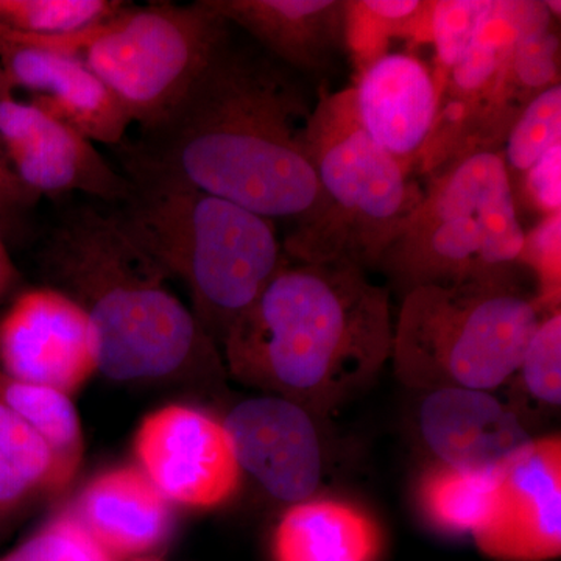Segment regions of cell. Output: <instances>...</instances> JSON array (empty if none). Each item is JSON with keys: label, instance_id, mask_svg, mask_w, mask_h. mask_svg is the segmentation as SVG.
Returning <instances> with one entry per match:
<instances>
[{"label": "cell", "instance_id": "cell-1", "mask_svg": "<svg viewBox=\"0 0 561 561\" xmlns=\"http://www.w3.org/2000/svg\"><path fill=\"white\" fill-rule=\"evenodd\" d=\"M313 105L286 66L225 41L175 106L121 147L136 186L191 187L294 228L324 198L305 150Z\"/></svg>", "mask_w": 561, "mask_h": 561}, {"label": "cell", "instance_id": "cell-2", "mask_svg": "<svg viewBox=\"0 0 561 561\" xmlns=\"http://www.w3.org/2000/svg\"><path fill=\"white\" fill-rule=\"evenodd\" d=\"M389 287L348 262L286 256L221 343L228 378L297 402L317 420L367 389L390 360Z\"/></svg>", "mask_w": 561, "mask_h": 561}, {"label": "cell", "instance_id": "cell-3", "mask_svg": "<svg viewBox=\"0 0 561 561\" xmlns=\"http://www.w3.org/2000/svg\"><path fill=\"white\" fill-rule=\"evenodd\" d=\"M41 264L49 286L87 312L99 371L111 381L221 386L230 379L219 346L114 213L66 210L44 243Z\"/></svg>", "mask_w": 561, "mask_h": 561}, {"label": "cell", "instance_id": "cell-4", "mask_svg": "<svg viewBox=\"0 0 561 561\" xmlns=\"http://www.w3.org/2000/svg\"><path fill=\"white\" fill-rule=\"evenodd\" d=\"M133 186L114 216L169 278L183 280L220 348L286 262L275 221L191 187Z\"/></svg>", "mask_w": 561, "mask_h": 561}, {"label": "cell", "instance_id": "cell-5", "mask_svg": "<svg viewBox=\"0 0 561 561\" xmlns=\"http://www.w3.org/2000/svg\"><path fill=\"white\" fill-rule=\"evenodd\" d=\"M516 265L405 291L390 353L398 381L415 391L500 390L546 317Z\"/></svg>", "mask_w": 561, "mask_h": 561}, {"label": "cell", "instance_id": "cell-6", "mask_svg": "<svg viewBox=\"0 0 561 561\" xmlns=\"http://www.w3.org/2000/svg\"><path fill=\"white\" fill-rule=\"evenodd\" d=\"M305 150L324 206L316 219L291 228L284 254L308 264L376 268L419 208L424 190L360 127L350 88L321 92L306 127Z\"/></svg>", "mask_w": 561, "mask_h": 561}, {"label": "cell", "instance_id": "cell-7", "mask_svg": "<svg viewBox=\"0 0 561 561\" xmlns=\"http://www.w3.org/2000/svg\"><path fill=\"white\" fill-rule=\"evenodd\" d=\"M24 36L83 62L116 95L131 124L147 131L179 105L230 38V24L209 0L191 5L125 3L87 31L51 38Z\"/></svg>", "mask_w": 561, "mask_h": 561}, {"label": "cell", "instance_id": "cell-8", "mask_svg": "<svg viewBox=\"0 0 561 561\" xmlns=\"http://www.w3.org/2000/svg\"><path fill=\"white\" fill-rule=\"evenodd\" d=\"M524 234L501 154L474 153L431 176L376 268L404 295L518 264Z\"/></svg>", "mask_w": 561, "mask_h": 561}, {"label": "cell", "instance_id": "cell-9", "mask_svg": "<svg viewBox=\"0 0 561 561\" xmlns=\"http://www.w3.org/2000/svg\"><path fill=\"white\" fill-rule=\"evenodd\" d=\"M529 0H494L463 58L438 90L437 117L412 173L437 175L474 153H500L540 81L513 60Z\"/></svg>", "mask_w": 561, "mask_h": 561}, {"label": "cell", "instance_id": "cell-10", "mask_svg": "<svg viewBox=\"0 0 561 561\" xmlns=\"http://www.w3.org/2000/svg\"><path fill=\"white\" fill-rule=\"evenodd\" d=\"M133 454L172 505L210 511L241 490L242 470L224 421L194 405H162L144 416Z\"/></svg>", "mask_w": 561, "mask_h": 561}, {"label": "cell", "instance_id": "cell-11", "mask_svg": "<svg viewBox=\"0 0 561 561\" xmlns=\"http://www.w3.org/2000/svg\"><path fill=\"white\" fill-rule=\"evenodd\" d=\"M13 92L0 77V149L25 190L36 198L81 192L116 205L131 197L130 180L92 140Z\"/></svg>", "mask_w": 561, "mask_h": 561}, {"label": "cell", "instance_id": "cell-12", "mask_svg": "<svg viewBox=\"0 0 561 561\" xmlns=\"http://www.w3.org/2000/svg\"><path fill=\"white\" fill-rule=\"evenodd\" d=\"M0 371L72 397L99 371L87 312L50 286L18 294L0 316Z\"/></svg>", "mask_w": 561, "mask_h": 561}, {"label": "cell", "instance_id": "cell-13", "mask_svg": "<svg viewBox=\"0 0 561 561\" xmlns=\"http://www.w3.org/2000/svg\"><path fill=\"white\" fill-rule=\"evenodd\" d=\"M224 421L243 476L280 504L312 500L324 478L319 421L297 402L260 393L232 405Z\"/></svg>", "mask_w": 561, "mask_h": 561}, {"label": "cell", "instance_id": "cell-14", "mask_svg": "<svg viewBox=\"0 0 561 561\" xmlns=\"http://www.w3.org/2000/svg\"><path fill=\"white\" fill-rule=\"evenodd\" d=\"M494 561L561 556V435L535 437L502 472L485 522L471 535Z\"/></svg>", "mask_w": 561, "mask_h": 561}, {"label": "cell", "instance_id": "cell-15", "mask_svg": "<svg viewBox=\"0 0 561 561\" xmlns=\"http://www.w3.org/2000/svg\"><path fill=\"white\" fill-rule=\"evenodd\" d=\"M0 77L92 142L121 146L131 124L116 95L83 62L5 28H0Z\"/></svg>", "mask_w": 561, "mask_h": 561}, {"label": "cell", "instance_id": "cell-16", "mask_svg": "<svg viewBox=\"0 0 561 561\" xmlns=\"http://www.w3.org/2000/svg\"><path fill=\"white\" fill-rule=\"evenodd\" d=\"M419 393L416 432L432 461L501 476L535 438L493 391L448 387Z\"/></svg>", "mask_w": 561, "mask_h": 561}, {"label": "cell", "instance_id": "cell-17", "mask_svg": "<svg viewBox=\"0 0 561 561\" xmlns=\"http://www.w3.org/2000/svg\"><path fill=\"white\" fill-rule=\"evenodd\" d=\"M350 91L364 131L412 173L437 117L432 68L415 55L387 51L356 73Z\"/></svg>", "mask_w": 561, "mask_h": 561}, {"label": "cell", "instance_id": "cell-18", "mask_svg": "<svg viewBox=\"0 0 561 561\" xmlns=\"http://www.w3.org/2000/svg\"><path fill=\"white\" fill-rule=\"evenodd\" d=\"M287 69L319 73L345 50V0H209Z\"/></svg>", "mask_w": 561, "mask_h": 561}, {"label": "cell", "instance_id": "cell-19", "mask_svg": "<svg viewBox=\"0 0 561 561\" xmlns=\"http://www.w3.org/2000/svg\"><path fill=\"white\" fill-rule=\"evenodd\" d=\"M72 512L117 561L154 551L173 529V505L136 465L95 474Z\"/></svg>", "mask_w": 561, "mask_h": 561}, {"label": "cell", "instance_id": "cell-20", "mask_svg": "<svg viewBox=\"0 0 561 561\" xmlns=\"http://www.w3.org/2000/svg\"><path fill=\"white\" fill-rule=\"evenodd\" d=\"M381 530L364 508L312 497L289 505L272 538L273 561H376Z\"/></svg>", "mask_w": 561, "mask_h": 561}, {"label": "cell", "instance_id": "cell-21", "mask_svg": "<svg viewBox=\"0 0 561 561\" xmlns=\"http://www.w3.org/2000/svg\"><path fill=\"white\" fill-rule=\"evenodd\" d=\"M0 400L46 443L57 463L58 486L65 491L83 460V427L70 394L39 383L18 381L0 371Z\"/></svg>", "mask_w": 561, "mask_h": 561}, {"label": "cell", "instance_id": "cell-22", "mask_svg": "<svg viewBox=\"0 0 561 561\" xmlns=\"http://www.w3.org/2000/svg\"><path fill=\"white\" fill-rule=\"evenodd\" d=\"M58 493L50 449L0 400V530L41 497Z\"/></svg>", "mask_w": 561, "mask_h": 561}, {"label": "cell", "instance_id": "cell-23", "mask_svg": "<svg viewBox=\"0 0 561 561\" xmlns=\"http://www.w3.org/2000/svg\"><path fill=\"white\" fill-rule=\"evenodd\" d=\"M501 476L476 474L431 461L416 483L421 516L442 534H474L489 516Z\"/></svg>", "mask_w": 561, "mask_h": 561}, {"label": "cell", "instance_id": "cell-24", "mask_svg": "<svg viewBox=\"0 0 561 561\" xmlns=\"http://www.w3.org/2000/svg\"><path fill=\"white\" fill-rule=\"evenodd\" d=\"M501 398L524 426L534 430L552 419L561 405V311L546 316L524 353L518 368L501 387Z\"/></svg>", "mask_w": 561, "mask_h": 561}, {"label": "cell", "instance_id": "cell-25", "mask_svg": "<svg viewBox=\"0 0 561 561\" xmlns=\"http://www.w3.org/2000/svg\"><path fill=\"white\" fill-rule=\"evenodd\" d=\"M430 0H345V50L356 73L386 55L391 39L431 44Z\"/></svg>", "mask_w": 561, "mask_h": 561}, {"label": "cell", "instance_id": "cell-26", "mask_svg": "<svg viewBox=\"0 0 561 561\" xmlns=\"http://www.w3.org/2000/svg\"><path fill=\"white\" fill-rule=\"evenodd\" d=\"M125 3L121 0H0V28L43 38L72 35L110 20Z\"/></svg>", "mask_w": 561, "mask_h": 561}, {"label": "cell", "instance_id": "cell-27", "mask_svg": "<svg viewBox=\"0 0 561 561\" xmlns=\"http://www.w3.org/2000/svg\"><path fill=\"white\" fill-rule=\"evenodd\" d=\"M561 146V84L542 91L524 108L500 151L513 194L531 165Z\"/></svg>", "mask_w": 561, "mask_h": 561}, {"label": "cell", "instance_id": "cell-28", "mask_svg": "<svg viewBox=\"0 0 561 561\" xmlns=\"http://www.w3.org/2000/svg\"><path fill=\"white\" fill-rule=\"evenodd\" d=\"M493 7L494 0H432L430 35L435 50L432 72L437 90L470 49Z\"/></svg>", "mask_w": 561, "mask_h": 561}, {"label": "cell", "instance_id": "cell-29", "mask_svg": "<svg viewBox=\"0 0 561 561\" xmlns=\"http://www.w3.org/2000/svg\"><path fill=\"white\" fill-rule=\"evenodd\" d=\"M0 561H117L68 511L44 524Z\"/></svg>", "mask_w": 561, "mask_h": 561}, {"label": "cell", "instance_id": "cell-30", "mask_svg": "<svg viewBox=\"0 0 561 561\" xmlns=\"http://www.w3.org/2000/svg\"><path fill=\"white\" fill-rule=\"evenodd\" d=\"M561 213L542 217L537 227L524 234L518 264L529 267L537 276L538 306L549 313L560 311L561 294Z\"/></svg>", "mask_w": 561, "mask_h": 561}, {"label": "cell", "instance_id": "cell-31", "mask_svg": "<svg viewBox=\"0 0 561 561\" xmlns=\"http://www.w3.org/2000/svg\"><path fill=\"white\" fill-rule=\"evenodd\" d=\"M561 146L553 147L529 172L523 176L516 187V203L537 210L542 217L561 213Z\"/></svg>", "mask_w": 561, "mask_h": 561}, {"label": "cell", "instance_id": "cell-32", "mask_svg": "<svg viewBox=\"0 0 561 561\" xmlns=\"http://www.w3.org/2000/svg\"><path fill=\"white\" fill-rule=\"evenodd\" d=\"M38 201L39 198L22 186L0 149V220H5L11 214L31 208Z\"/></svg>", "mask_w": 561, "mask_h": 561}, {"label": "cell", "instance_id": "cell-33", "mask_svg": "<svg viewBox=\"0 0 561 561\" xmlns=\"http://www.w3.org/2000/svg\"><path fill=\"white\" fill-rule=\"evenodd\" d=\"M18 284H20V273L11 261L5 243L0 238V305L13 294Z\"/></svg>", "mask_w": 561, "mask_h": 561}, {"label": "cell", "instance_id": "cell-34", "mask_svg": "<svg viewBox=\"0 0 561 561\" xmlns=\"http://www.w3.org/2000/svg\"><path fill=\"white\" fill-rule=\"evenodd\" d=\"M133 561H160V560H154V559H146V557H140V559H135Z\"/></svg>", "mask_w": 561, "mask_h": 561}]
</instances>
